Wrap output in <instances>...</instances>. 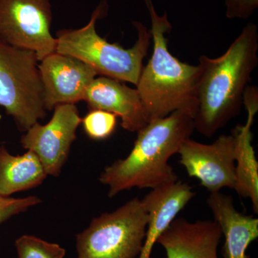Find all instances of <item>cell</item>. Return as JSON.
Segmentation results:
<instances>
[{"instance_id": "obj_1", "label": "cell", "mask_w": 258, "mask_h": 258, "mask_svg": "<svg viewBox=\"0 0 258 258\" xmlns=\"http://www.w3.org/2000/svg\"><path fill=\"white\" fill-rule=\"evenodd\" d=\"M258 32L246 25L225 53L216 58L200 56L198 107L195 130L212 137L239 115L246 88L258 63Z\"/></svg>"}, {"instance_id": "obj_2", "label": "cell", "mask_w": 258, "mask_h": 258, "mask_svg": "<svg viewBox=\"0 0 258 258\" xmlns=\"http://www.w3.org/2000/svg\"><path fill=\"white\" fill-rule=\"evenodd\" d=\"M195 130L192 115L181 111L152 120L139 129L128 155L106 166L100 175L99 181L108 187V197L134 187L154 189L177 181L169 159L178 154Z\"/></svg>"}, {"instance_id": "obj_3", "label": "cell", "mask_w": 258, "mask_h": 258, "mask_svg": "<svg viewBox=\"0 0 258 258\" xmlns=\"http://www.w3.org/2000/svg\"><path fill=\"white\" fill-rule=\"evenodd\" d=\"M145 3L152 20L153 54L144 66L136 87L148 123L177 111L195 118L198 107L200 66L181 62L169 52L165 35L172 27L167 15H158L152 0H145Z\"/></svg>"}, {"instance_id": "obj_4", "label": "cell", "mask_w": 258, "mask_h": 258, "mask_svg": "<svg viewBox=\"0 0 258 258\" xmlns=\"http://www.w3.org/2000/svg\"><path fill=\"white\" fill-rule=\"evenodd\" d=\"M107 0H102L87 25L66 29L56 34V52L71 55L91 66L97 74L137 86L152 40L150 30L140 22H133L138 38L130 48L110 43L96 32L97 20L107 11Z\"/></svg>"}, {"instance_id": "obj_5", "label": "cell", "mask_w": 258, "mask_h": 258, "mask_svg": "<svg viewBox=\"0 0 258 258\" xmlns=\"http://www.w3.org/2000/svg\"><path fill=\"white\" fill-rule=\"evenodd\" d=\"M148 220L143 201L137 198L115 211L102 214L76 235V258L139 257Z\"/></svg>"}, {"instance_id": "obj_6", "label": "cell", "mask_w": 258, "mask_h": 258, "mask_svg": "<svg viewBox=\"0 0 258 258\" xmlns=\"http://www.w3.org/2000/svg\"><path fill=\"white\" fill-rule=\"evenodd\" d=\"M38 62L32 51L0 40V106L25 132L46 115Z\"/></svg>"}, {"instance_id": "obj_7", "label": "cell", "mask_w": 258, "mask_h": 258, "mask_svg": "<svg viewBox=\"0 0 258 258\" xmlns=\"http://www.w3.org/2000/svg\"><path fill=\"white\" fill-rule=\"evenodd\" d=\"M50 0H0V40L32 51L40 62L56 52Z\"/></svg>"}, {"instance_id": "obj_8", "label": "cell", "mask_w": 258, "mask_h": 258, "mask_svg": "<svg viewBox=\"0 0 258 258\" xmlns=\"http://www.w3.org/2000/svg\"><path fill=\"white\" fill-rule=\"evenodd\" d=\"M235 137L221 135L213 143H200L186 139L178 154L179 163L188 175L196 178L210 193L218 192L222 188L235 189Z\"/></svg>"}, {"instance_id": "obj_9", "label": "cell", "mask_w": 258, "mask_h": 258, "mask_svg": "<svg viewBox=\"0 0 258 258\" xmlns=\"http://www.w3.org/2000/svg\"><path fill=\"white\" fill-rule=\"evenodd\" d=\"M82 118L76 104H62L54 108L48 123L37 122L22 136V147L35 153L47 175L57 177L69 157L71 145Z\"/></svg>"}, {"instance_id": "obj_10", "label": "cell", "mask_w": 258, "mask_h": 258, "mask_svg": "<svg viewBox=\"0 0 258 258\" xmlns=\"http://www.w3.org/2000/svg\"><path fill=\"white\" fill-rule=\"evenodd\" d=\"M38 67L46 111L84 101L88 87L98 76L83 61L57 52L40 60Z\"/></svg>"}, {"instance_id": "obj_11", "label": "cell", "mask_w": 258, "mask_h": 258, "mask_svg": "<svg viewBox=\"0 0 258 258\" xmlns=\"http://www.w3.org/2000/svg\"><path fill=\"white\" fill-rule=\"evenodd\" d=\"M222 230L217 222L174 219L158 238L166 258H219Z\"/></svg>"}, {"instance_id": "obj_12", "label": "cell", "mask_w": 258, "mask_h": 258, "mask_svg": "<svg viewBox=\"0 0 258 258\" xmlns=\"http://www.w3.org/2000/svg\"><path fill=\"white\" fill-rule=\"evenodd\" d=\"M84 101L90 110L100 109L119 117L120 125L137 132L148 123L145 109L137 88L110 78H96L86 91Z\"/></svg>"}, {"instance_id": "obj_13", "label": "cell", "mask_w": 258, "mask_h": 258, "mask_svg": "<svg viewBox=\"0 0 258 258\" xmlns=\"http://www.w3.org/2000/svg\"><path fill=\"white\" fill-rule=\"evenodd\" d=\"M195 196L191 186L177 181L152 189L142 199L149 220L139 258H152L158 238Z\"/></svg>"}, {"instance_id": "obj_14", "label": "cell", "mask_w": 258, "mask_h": 258, "mask_svg": "<svg viewBox=\"0 0 258 258\" xmlns=\"http://www.w3.org/2000/svg\"><path fill=\"white\" fill-rule=\"evenodd\" d=\"M243 105L247 112V121L234 130L235 137L236 192L252 202L258 213V162L252 145L251 127L258 111V91L255 86H247L244 91Z\"/></svg>"}, {"instance_id": "obj_15", "label": "cell", "mask_w": 258, "mask_h": 258, "mask_svg": "<svg viewBox=\"0 0 258 258\" xmlns=\"http://www.w3.org/2000/svg\"><path fill=\"white\" fill-rule=\"evenodd\" d=\"M207 204L225 237L223 258H249L246 252L258 237V219L237 211L233 198L220 191L210 193Z\"/></svg>"}, {"instance_id": "obj_16", "label": "cell", "mask_w": 258, "mask_h": 258, "mask_svg": "<svg viewBox=\"0 0 258 258\" xmlns=\"http://www.w3.org/2000/svg\"><path fill=\"white\" fill-rule=\"evenodd\" d=\"M47 176L35 153L28 151L15 156L0 145V196L9 198L13 194L37 187Z\"/></svg>"}, {"instance_id": "obj_17", "label": "cell", "mask_w": 258, "mask_h": 258, "mask_svg": "<svg viewBox=\"0 0 258 258\" xmlns=\"http://www.w3.org/2000/svg\"><path fill=\"white\" fill-rule=\"evenodd\" d=\"M15 247L18 258H64L66 254L60 244L30 235L18 237Z\"/></svg>"}, {"instance_id": "obj_18", "label": "cell", "mask_w": 258, "mask_h": 258, "mask_svg": "<svg viewBox=\"0 0 258 258\" xmlns=\"http://www.w3.org/2000/svg\"><path fill=\"white\" fill-rule=\"evenodd\" d=\"M85 133L93 140H104L114 133L117 116L110 112L100 109L90 110L82 118Z\"/></svg>"}, {"instance_id": "obj_19", "label": "cell", "mask_w": 258, "mask_h": 258, "mask_svg": "<svg viewBox=\"0 0 258 258\" xmlns=\"http://www.w3.org/2000/svg\"><path fill=\"white\" fill-rule=\"evenodd\" d=\"M42 200L36 196L24 198H4L0 196V225L10 217L27 211L28 209L41 203Z\"/></svg>"}, {"instance_id": "obj_20", "label": "cell", "mask_w": 258, "mask_h": 258, "mask_svg": "<svg viewBox=\"0 0 258 258\" xmlns=\"http://www.w3.org/2000/svg\"><path fill=\"white\" fill-rule=\"evenodd\" d=\"M226 16L229 19H247L258 8V0H225Z\"/></svg>"}]
</instances>
